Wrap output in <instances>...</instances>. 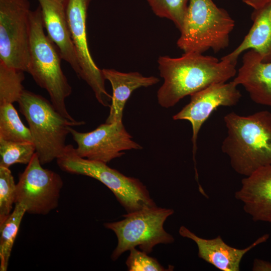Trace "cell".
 Instances as JSON below:
<instances>
[{"mask_svg": "<svg viewBox=\"0 0 271 271\" xmlns=\"http://www.w3.org/2000/svg\"><path fill=\"white\" fill-rule=\"evenodd\" d=\"M70 133L77 144L76 154L89 160L107 164L123 155L125 151L143 149L132 140L122 121L105 122L86 132L78 131L71 127Z\"/></svg>", "mask_w": 271, "mask_h": 271, "instance_id": "cell-11", "label": "cell"}, {"mask_svg": "<svg viewBox=\"0 0 271 271\" xmlns=\"http://www.w3.org/2000/svg\"><path fill=\"white\" fill-rule=\"evenodd\" d=\"M242 2L248 6L252 7L253 9H256L269 0H242Z\"/></svg>", "mask_w": 271, "mask_h": 271, "instance_id": "cell-27", "label": "cell"}, {"mask_svg": "<svg viewBox=\"0 0 271 271\" xmlns=\"http://www.w3.org/2000/svg\"><path fill=\"white\" fill-rule=\"evenodd\" d=\"M233 81L245 88L253 102L271 107V62H263L257 52L245 51Z\"/></svg>", "mask_w": 271, "mask_h": 271, "instance_id": "cell-16", "label": "cell"}, {"mask_svg": "<svg viewBox=\"0 0 271 271\" xmlns=\"http://www.w3.org/2000/svg\"><path fill=\"white\" fill-rule=\"evenodd\" d=\"M36 152L33 143L17 142L0 139V167L28 164Z\"/></svg>", "mask_w": 271, "mask_h": 271, "instance_id": "cell-22", "label": "cell"}, {"mask_svg": "<svg viewBox=\"0 0 271 271\" xmlns=\"http://www.w3.org/2000/svg\"><path fill=\"white\" fill-rule=\"evenodd\" d=\"M157 62L164 79L157 98L165 108L173 107L184 97L211 85L226 82L237 73L236 64L196 52L184 53L178 58L161 56Z\"/></svg>", "mask_w": 271, "mask_h": 271, "instance_id": "cell-1", "label": "cell"}, {"mask_svg": "<svg viewBox=\"0 0 271 271\" xmlns=\"http://www.w3.org/2000/svg\"><path fill=\"white\" fill-rule=\"evenodd\" d=\"M251 19L253 24L241 43L221 59L237 64L240 55L252 49L259 54L263 62H271V0L254 9Z\"/></svg>", "mask_w": 271, "mask_h": 271, "instance_id": "cell-17", "label": "cell"}, {"mask_svg": "<svg viewBox=\"0 0 271 271\" xmlns=\"http://www.w3.org/2000/svg\"><path fill=\"white\" fill-rule=\"evenodd\" d=\"M24 72L0 63V105L19 101L25 90Z\"/></svg>", "mask_w": 271, "mask_h": 271, "instance_id": "cell-21", "label": "cell"}, {"mask_svg": "<svg viewBox=\"0 0 271 271\" xmlns=\"http://www.w3.org/2000/svg\"><path fill=\"white\" fill-rule=\"evenodd\" d=\"M179 233L183 237L193 240L197 245L199 258L222 271H238L244 254L257 245L266 241L269 234L258 238L253 243L243 249L236 248L226 244L220 236L213 239L200 237L189 229L181 226Z\"/></svg>", "mask_w": 271, "mask_h": 271, "instance_id": "cell-15", "label": "cell"}, {"mask_svg": "<svg viewBox=\"0 0 271 271\" xmlns=\"http://www.w3.org/2000/svg\"><path fill=\"white\" fill-rule=\"evenodd\" d=\"M0 139L33 143L29 128L23 124L12 103L0 105Z\"/></svg>", "mask_w": 271, "mask_h": 271, "instance_id": "cell-20", "label": "cell"}, {"mask_svg": "<svg viewBox=\"0 0 271 271\" xmlns=\"http://www.w3.org/2000/svg\"><path fill=\"white\" fill-rule=\"evenodd\" d=\"M57 163L64 172L88 176L101 182L111 191L127 213L157 206L140 180L126 176L106 163L79 157L72 145H66Z\"/></svg>", "mask_w": 271, "mask_h": 271, "instance_id": "cell-6", "label": "cell"}, {"mask_svg": "<svg viewBox=\"0 0 271 271\" xmlns=\"http://www.w3.org/2000/svg\"><path fill=\"white\" fill-rule=\"evenodd\" d=\"M234 26L228 12L212 0H189L177 45L184 53H217L228 47Z\"/></svg>", "mask_w": 271, "mask_h": 271, "instance_id": "cell-5", "label": "cell"}, {"mask_svg": "<svg viewBox=\"0 0 271 271\" xmlns=\"http://www.w3.org/2000/svg\"><path fill=\"white\" fill-rule=\"evenodd\" d=\"M102 71L112 89L109 113L105 121L108 123L122 121L125 104L134 90L153 86L160 81L157 77L144 76L138 72L125 73L105 68Z\"/></svg>", "mask_w": 271, "mask_h": 271, "instance_id": "cell-18", "label": "cell"}, {"mask_svg": "<svg viewBox=\"0 0 271 271\" xmlns=\"http://www.w3.org/2000/svg\"><path fill=\"white\" fill-rule=\"evenodd\" d=\"M17 102L28 123L36 153L42 165L63 155L71 127L85 124L83 121L67 119L51 102L27 90H24Z\"/></svg>", "mask_w": 271, "mask_h": 271, "instance_id": "cell-4", "label": "cell"}, {"mask_svg": "<svg viewBox=\"0 0 271 271\" xmlns=\"http://www.w3.org/2000/svg\"><path fill=\"white\" fill-rule=\"evenodd\" d=\"M235 197L254 221L271 223V165L262 167L241 181Z\"/></svg>", "mask_w": 271, "mask_h": 271, "instance_id": "cell-14", "label": "cell"}, {"mask_svg": "<svg viewBox=\"0 0 271 271\" xmlns=\"http://www.w3.org/2000/svg\"><path fill=\"white\" fill-rule=\"evenodd\" d=\"M30 36L27 72L41 88L48 93L55 109L67 119L75 121L68 112L65 99L72 92L61 66L59 51L44 31L39 6L30 14Z\"/></svg>", "mask_w": 271, "mask_h": 271, "instance_id": "cell-3", "label": "cell"}, {"mask_svg": "<svg viewBox=\"0 0 271 271\" xmlns=\"http://www.w3.org/2000/svg\"><path fill=\"white\" fill-rule=\"evenodd\" d=\"M15 208L4 222L0 223V270L6 271L12 248L24 215L25 206L15 204Z\"/></svg>", "mask_w": 271, "mask_h": 271, "instance_id": "cell-19", "label": "cell"}, {"mask_svg": "<svg viewBox=\"0 0 271 271\" xmlns=\"http://www.w3.org/2000/svg\"><path fill=\"white\" fill-rule=\"evenodd\" d=\"M158 17L171 21L180 31L182 27L189 0H147Z\"/></svg>", "mask_w": 271, "mask_h": 271, "instance_id": "cell-23", "label": "cell"}, {"mask_svg": "<svg viewBox=\"0 0 271 271\" xmlns=\"http://www.w3.org/2000/svg\"><path fill=\"white\" fill-rule=\"evenodd\" d=\"M125 263L129 271L170 270L164 267L155 258L136 249H130Z\"/></svg>", "mask_w": 271, "mask_h": 271, "instance_id": "cell-25", "label": "cell"}, {"mask_svg": "<svg viewBox=\"0 0 271 271\" xmlns=\"http://www.w3.org/2000/svg\"><path fill=\"white\" fill-rule=\"evenodd\" d=\"M91 1L67 0L66 18L81 69L80 78L92 89L98 102L104 106H108L111 96L105 89V79L102 70L93 60L88 45L86 19L88 8Z\"/></svg>", "mask_w": 271, "mask_h": 271, "instance_id": "cell-10", "label": "cell"}, {"mask_svg": "<svg viewBox=\"0 0 271 271\" xmlns=\"http://www.w3.org/2000/svg\"><path fill=\"white\" fill-rule=\"evenodd\" d=\"M252 270L253 271H271V262L255 258L253 262Z\"/></svg>", "mask_w": 271, "mask_h": 271, "instance_id": "cell-26", "label": "cell"}, {"mask_svg": "<svg viewBox=\"0 0 271 271\" xmlns=\"http://www.w3.org/2000/svg\"><path fill=\"white\" fill-rule=\"evenodd\" d=\"M224 121L227 136L221 150L237 173L247 177L271 165V112L262 110L242 116L231 112Z\"/></svg>", "mask_w": 271, "mask_h": 271, "instance_id": "cell-2", "label": "cell"}, {"mask_svg": "<svg viewBox=\"0 0 271 271\" xmlns=\"http://www.w3.org/2000/svg\"><path fill=\"white\" fill-rule=\"evenodd\" d=\"M42 165L35 152L16 184L15 204L25 206L29 214L46 215L58 205L63 180Z\"/></svg>", "mask_w": 271, "mask_h": 271, "instance_id": "cell-9", "label": "cell"}, {"mask_svg": "<svg viewBox=\"0 0 271 271\" xmlns=\"http://www.w3.org/2000/svg\"><path fill=\"white\" fill-rule=\"evenodd\" d=\"M28 0H0V63L27 72L30 23Z\"/></svg>", "mask_w": 271, "mask_h": 271, "instance_id": "cell-8", "label": "cell"}, {"mask_svg": "<svg viewBox=\"0 0 271 271\" xmlns=\"http://www.w3.org/2000/svg\"><path fill=\"white\" fill-rule=\"evenodd\" d=\"M37 1L47 36L58 48L62 59L69 63L80 78L81 69L66 18L67 0Z\"/></svg>", "mask_w": 271, "mask_h": 271, "instance_id": "cell-13", "label": "cell"}, {"mask_svg": "<svg viewBox=\"0 0 271 271\" xmlns=\"http://www.w3.org/2000/svg\"><path fill=\"white\" fill-rule=\"evenodd\" d=\"M233 81L211 85L190 95V101L173 116L174 120H186L192 125L193 158L195 176L198 178L195 155L198 133L212 112L221 106H232L239 102L241 94Z\"/></svg>", "mask_w": 271, "mask_h": 271, "instance_id": "cell-12", "label": "cell"}, {"mask_svg": "<svg viewBox=\"0 0 271 271\" xmlns=\"http://www.w3.org/2000/svg\"><path fill=\"white\" fill-rule=\"evenodd\" d=\"M16 184L9 168L0 167V223L11 214L15 204Z\"/></svg>", "mask_w": 271, "mask_h": 271, "instance_id": "cell-24", "label": "cell"}, {"mask_svg": "<svg viewBox=\"0 0 271 271\" xmlns=\"http://www.w3.org/2000/svg\"><path fill=\"white\" fill-rule=\"evenodd\" d=\"M174 212L172 209L157 206L146 207L123 215L121 220L104 223V226L113 231L117 239L111 259L115 261L123 253L137 246L149 254L158 244L173 243L174 238L165 231L164 224Z\"/></svg>", "mask_w": 271, "mask_h": 271, "instance_id": "cell-7", "label": "cell"}]
</instances>
